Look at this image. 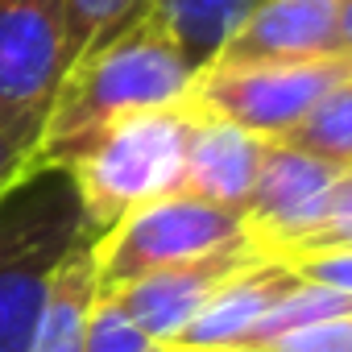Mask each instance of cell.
<instances>
[{
    "mask_svg": "<svg viewBox=\"0 0 352 352\" xmlns=\"http://www.w3.org/2000/svg\"><path fill=\"white\" fill-rule=\"evenodd\" d=\"M241 241H249L241 212L216 208L195 195H166L133 208L96 236V278L100 290H120L153 270L191 261Z\"/></svg>",
    "mask_w": 352,
    "mask_h": 352,
    "instance_id": "obj_4",
    "label": "cell"
},
{
    "mask_svg": "<svg viewBox=\"0 0 352 352\" xmlns=\"http://www.w3.org/2000/svg\"><path fill=\"white\" fill-rule=\"evenodd\" d=\"M282 141L302 153H315L340 170H352V79L340 83L336 91H327L302 116V124L290 129Z\"/></svg>",
    "mask_w": 352,
    "mask_h": 352,
    "instance_id": "obj_14",
    "label": "cell"
},
{
    "mask_svg": "<svg viewBox=\"0 0 352 352\" xmlns=\"http://www.w3.org/2000/svg\"><path fill=\"white\" fill-rule=\"evenodd\" d=\"M327 54H348L340 34V0H261L212 58V67L307 63Z\"/></svg>",
    "mask_w": 352,
    "mask_h": 352,
    "instance_id": "obj_9",
    "label": "cell"
},
{
    "mask_svg": "<svg viewBox=\"0 0 352 352\" xmlns=\"http://www.w3.org/2000/svg\"><path fill=\"white\" fill-rule=\"evenodd\" d=\"M83 352H166L157 340H149L124 311L120 302L100 290L96 307H91V319H87V344Z\"/></svg>",
    "mask_w": 352,
    "mask_h": 352,
    "instance_id": "obj_16",
    "label": "cell"
},
{
    "mask_svg": "<svg viewBox=\"0 0 352 352\" xmlns=\"http://www.w3.org/2000/svg\"><path fill=\"white\" fill-rule=\"evenodd\" d=\"M257 5L261 0H153L149 17L174 38V46L199 75Z\"/></svg>",
    "mask_w": 352,
    "mask_h": 352,
    "instance_id": "obj_13",
    "label": "cell"
},
{
    "mask_svg": "<svg viewBox=\"0 0 352 352\" xmlns=\"http://www.w3.org/2000/svg\"><path fill=\"white\" fill-rule=\"evenodd\" d=\"M67 71V0H0V116L42 137Z\"/></svg>",
    "mask_w": 352,
    "mask_h": 352,
    "instance_id": "obj_6",
    "label": "cell"
},
{
    "mask_svg": "<svg viewBox=\"0 0 352 352\" xmlns=\"http://www.w3.org/2000/svg\"><path fill=\"white\" fill-rule=\"evenodd\" d=\"M87 232L67 170H30L0 199V352H34L54 278Z\"/></svg>",
    "mask_w": 352,
    "mask_h": 352,
    "instance_id": "obj_2",
    "label": "cell"
},
{
    "mask_svg": "<svg viewBox=\"0 0 352 352\" xmlns=\"http://www.w3.org/2000/svg\"><path fill=\"white\" fill-rule=\"evenodd\" d=\"M340 34H344V50L352 54V0H340Z\"/></svg>",
    "mask_w": 352,
    "mask_h": 352,
    "instance_id": "obj_21",
    "label": "cell"
},
{
    "mask_svg": "<svg viewBox=\"0 0 352 352\" xmlns=\"http://www.w3.org/2000/svg\"><path fill=\"white\" fill-rule=\"evenodd\" d=\"M257 257H261V249L253 241H241V245H228V249H216V253H204L191 261H174L166 270H153V274H145L120 290H108V294L149 340L170 348L183 336V327L204 311V302Z\"/></svg>",
    "mask_w": 352,
    "mask_h": 352,
    "instance_id": "obj_8",
    "label": "cell"
},
{
    "mask_svg": "<svg viewBox=\"0 0 352 352\" xmlns=\"http://www.w3.org/2000/svg\"><path fill=\"white\" fill-rule=\"evenodd\" d=\"M298 286V274L278 257H257L241 274H232L204 311L183 327V336L170 348H216V352H241L253 327L265 319V311Z\"/></svg>",
    "mask_w": 352,
    "mask_h": 352,
    "instance_id": "obj_11",
    "label": "cell"
},
{
    "mask_svg": "<svg viewBox=\"0 0 352 352\" xmlns=\"http://www.w3.org/2000/svg\"><path fill=\"white\" fill-rule=\"evenodd\" d=\"M352 79V54L261 67H208L191 83V100L265 141H282L340 83Z\"/></svg>",
    "mask_w": 352,
    "mask_h": 352,
    "instance_id": "obj_5",
    "label": "cell"
},
{
    "mask_svg": "<svg viewBox=\"0 0 352 352\" xmlns=\"http://www.w3.org/2000/svg\"><path fill=\"white\" fill-rule=\"evenodd\" d=\"M195 67L174 38L145 13L104 46L71 63L38 145V170H67L124 116L166 108L191 96Z\"/></svg>",
    "mask_w": 352,
    "mask_h": 352,
    "instance_id": "obj_1",
    "label": "cell"
},
{
    "mask_svg": "<svg viewBox=\"0 0 352 352\" xmlns=\"http://www.w3.org/2000/svg\"><path fill=\"white\" fill-rule=\"evenodd\" d=\"M286 261L302 282H315V286H331V290H344L352 294V249H319V253H286L278 257Z\"/></svg>",
    "mask_w": 352,
    "mask_h": 352,
    "instance_id": "obj_20",
    "label": "cell"
},
{
    "mask_svg": "<svg viewBox=\"0 0 352 352\" xmlns=\"http://www.w3.org/2000/svg\"><path fill=\"white\" fill-rule=\"evenodd\" d=\"M38 145L42 137L0 116V199H5L30 170H38Z\"/></svg>",
    "mask_w": 352,
    "mask_h": 352,
    "instance_id": "obj_19",
    "label": "cell"
},
{
    "mask_svg": "<svg viewBox=\"0 0 352 352\" xmlns=\"http://www.w3.org/2000/svg\"><path fill=\"white\" fill-rule=\"evenodd\" d=\"M265 145H270L265 137H257V133H249V129H241V124L195 104L191 141H187V170H183L179 195H195V199H208L216 208L245 216V204L253 195Z\"/></svg>",
    "mask_w": 352,
    "mask_h": 352,
    "instance_id": "obj_10",
    "label": "cell"
},
{
    "mask_svg": "<svg viewBox=\"0 0 352 352\" xmlns=\"http://www.w3.org/2000/svg\"><path fill=\"white\" fill-rule=\"evenodd\" d=\"M100 298V278H96V232H87L71 257L63 261L50 302L42 311L34 352H83L87 344V319Z\"/></svg>",
    "mask_w": 352,
    "mask_h": 352,
    "instance_id": "obj_12",
    "label": "cell"
},
{
    "mask_svg": "<svg viewBox=\"0 0 352 352\" xmlns=\"http://www.w3.org/2000/svg\"><path fill=\"white\" fill-rule=\"evenodd\" d=\"M166 352H216V348H166Z\"/></svg>",
    "mask_w": 352,
    "mask_h": 352,
    "instance_id": "obj_22",
    "label": "cell"
},
{
    "mask_svg": "<svg viewBox=\"0 0 352 352\" xmlns=\"http://www.w3.org/2000/svg\"><path fill=\"white\" fill-rule=\"evenodd\" d=\"M319 249H352V170L340 174L327 216L315 228V236H307L298 249H286V253H319ZM286 253H278V257H286Z\"/></svg>",
    "mask_w": 352,
    "mask_h": 352,
    "instance_id": "obj_17",
    "label": "cell"
},
{
    "mask_svg": "<svg viewBox=\"0 0 352 352\" xmlns=\"http://www.w3.org/2000/svg\"><path fill=\"white\" fill-rule=\"evenodd\" d=\"M265 352H352V311L278 336Z\"/></svg>",
    "mask_w": 352,
    "mask_h": 352,
    "instance_id": "obj_18",
    "label": "cell"
},
{
    "mask_svg": "<svg viewBox=\"0 0 352 352\" xmlns=\"http://www.w3.org/2000/svg\"><path fill=\"white\" fill-rule=\"evenodd\" d=\"M191 120H195L191 96L166 108L124 116L67 166L87 228L96 236L133 208L183 191Z\"/></svg>",
    "mask_w": 352,
    "mask_h": 352,
    "instance_id": "obj_3",
    "label": "cell"
},
{
    "mask_svg": "<svg viewBox=\"0 0 352 352\" xmlns=\"http://www.w3.org/2000/svg\"><path fill=\"white\" fill-rule=\"evenodd\" d=\"M340 174H344L340 166H331L315 153H302L286 141H270L261 170H257V183H253V195L245 204L249 241L265 257L298 249L323 224Z\"/></svg>",
    "mask_w": 352,
    "mask_h": 352,
    "instance_id": "obj_7",
    "label": "cell"
},
{
    "mask_svg": "<svg viewBox=\"0 0 352 352\" xmlns=\"http://www.w3.org/2000/svg\"><path fill=\"white\" fill-rule=\"evenodd\" d=\"M153 0H67V34H71V63L87 50L104 46L133 21L149 13Z\"/></svg>",
    "mask_w": 352,
    "mask_h": 352,
    "instance_id": "obj_15",
    "label": "cell"
}]
</instances>
